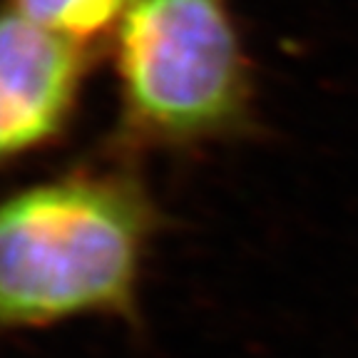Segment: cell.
<instances>
[{"mask_svg": "<svg viewBox=\"0 0 358 358\" xmlns=\"http://www.w3.org/2000/svg\"><path fill=\"white\" fill-rule=\"evenodd\" d=\"M83 45L13 8L0 13V162L30 155L67 127L83 87Z\"/></svg>", "mask_w": 358, "mask_h": 358, "instance_id": "3", "label": "cell"}, {"mask_svg": "<svg viewBox=\"0 0 358 358\" xmlns=\"http://www.w3.org/2000/svg\"><path fill=\"white\" fill-rule=\"evenodd\" d=\"M112 40L134 145L199 150L259 134L257 75L229 0H132Z\"/></svg>", "mask_w": 358, "mask_h": 358, "instance_id": "2", "label": "cell"}, {"mask_svg": "<svg viewBox=\"0 0 358 358\" xmlns=\"http://www.w3.org/2000/svg\"><path fill=\"white\" fill-rule=\"evenodd\" d=\"M162 214L140 179L73 172L0 199V334L80 316L137 321Z\"/></svg>", "mask_w": 358, "mask_h": 358, "instance_id": "1", "label": "cell"}, {"mask_svg": "<svg viewBox=\"0 0 358 358\" xmlns=\"http://www.w3.org/2000/svg\"><path fill=\"white\" fill-rule=\"evenodd\" d=\"M132 0H10V8L48 33L87 45L115 35Z\"/></svg>", "mask_w": 358, "mask_h": 358, "instance_id": "4", "label": "cell"}]
</instances>
